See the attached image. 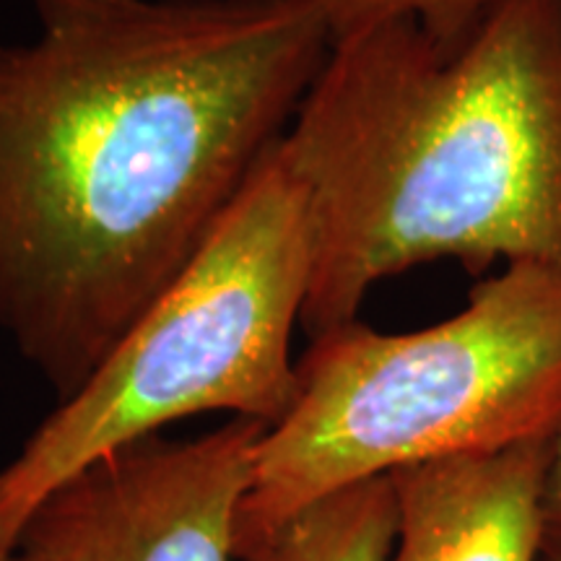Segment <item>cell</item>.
<instances>
[{
    "instance_id": "2",
    "label": "cell",
    "mask_w": 561,
    "mask_h": 561,
    "mask_svg": "<svg viewBox=\"0 0 561 561\" xmlns=\"http://www.w3.org/2000/svg\"><path fill=\"white\" fill-rule=\"evenodd\" d=\"M284 149L310 203L312 339L424 263L561 268V0H496L450 47L409 19L335 39Z\"/></svg>"
},
{
    "instance_id": "8",
    "label": "cell",
    "mask_w": 561,
    "mask_h": 561,
    "mask_svg": "<svg viewBox=\"0 0 561 561\" xmlns=\"http://www.w3.org/2000/svg\"><path fill=\"white\" fill-rule=\"evenodd\" d=\"M333 42L385 21L409 19L439 45H458L496 0H322Z\"/></svg>"
},
{
    "instance_id": "7",
    "label": "cell",
    "mask_w": 561,
    "mask_h": 561,
    "mask_svg": "<svg viewBox=\"0 0 561 561\" xmlns=\"http://www.w3.org/2000/svg\"><path fill=\"white\" fill-rule=\"evenodd\" d=\"M398 528L390 476L328 494L237 551L240 561H388Z\"/></svg>"
},
{
    "instance_id": "9",
    "label": "cell",
    "mask_w": 561,
    "mask_h": 561,
    "mask_svg": "<svg viewBox=\"0 0 561 561\" xmlns=\"http://www.w3.org/2000/svg\"><path fill=\"white\" fill-rule=\"evenodd\" d=\"M546 546L561 549V437L553 442L549 481H546Z\"/></svg>"
},
{
    "instance_id": "11",
    "label": "cell",
    "mask_w": 561,
    "mask_h": 561,
    "mask_svg": "<svg viewBox=\"0 0 561 561\" xmlns=\"http://www.w3.org/2000/svg\"><path fill=\"white\" fill-rule=\"evenodd\" d=\"M0 561H9V553H3V551H0Z\"/></svg>"
},
{
    "instance_id": "6",
    "label": "cell",
    "mask_w": 561,
    "mask_h": 561,
    "mask_svg": "<svg viewBox=\"0 0 561 561\" xmlns=\"http://www.w3.org/2000/svg\"><path fill=\"white\" fill-rule=\"evenodd\" d=\"M553 442L462 455L392 473L388 561H543Z\"/></svg>"
},
{
    "instance_id": "5",
    "label": "cell",
    "mask_w": 561,
    "mask_h": 561,
    "mask_svg": "<svg viewBox=\"0 0 561 561\" xmlns=\"http://www.w3.org/2000/svg\"><path fill=\"white\" fill-rule=\"evenodd\" d=\"M268 426L229 419L195 439H138L39 502L9 561H234Z\"/></svg>"
},
{
    "instance_id": "4",
    "label": "cell",
    "mask_w": 561,
    "mask_h": 561,
    "mask_svg": "<svg viewBox=\"0 0 561 561\" xmlns=\"http://www.w3.org/2000/svg\"><path fill=\"white\" fill-rule=\"evenodd\" d=\"M310 278V203L280 138L193 261L0 471V551L70 476L174 421L227 411L276 426L297 401L291 333Z\"/></svg>"
},
{
    "instance_id": "3",
    "label": "cell",
    "mask_w": 561,
    "mask_h": 561,
    "mask_svg": "<svg viewBox=\"0 0 561 561\" xmlns=\"http://www.w3.org/2000/svg\"><path fill=\"white\" fill-rule=\"evenodd\" d=\"M263 434L237 551L322 496L424 462L561 437V268L510 263L411 333L354 320L312 339Z\"/></svg>"
},
{
    "instance_id": "1",
    "label": "cell",
    "mask_w": 561,
    "mask_h": 561,
    "mask_svg": "<svg viewBox=\"0 0 561 561\" xmlns=\"http://www.w3.org/2000/svg\"><path fill=\"white\" fill-rule=\"evenodd\" d=\"M0 42V343L68 401L180 276L325 66L322 0H30Z\"/></svg>"
},
{
    "instance_id": "10",
    "label": "cell",
    "mask_w": 561,
    "mask_h": 561,
    "mask_svg": "<svg viewBox=\"0 0 561 561\" xmlns=\"http://www.w3.org/2000/svg\"><path fill=\"white\" fill-rule=\"evenodd\" d=\"M543 561H561V549H553V546H546Z\"/></svg>"
}]
</instances>
